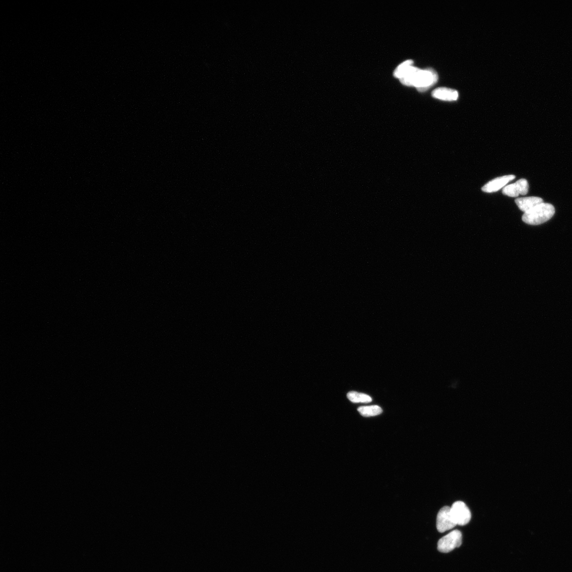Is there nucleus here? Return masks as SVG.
<instances>
[{"label": "nucleus", "mask_w": 572, "mask_h": 572, "mask_svg": "<svg viewBox=\"0 0 572 572\" xmlns=\"http://www.w3.org/2000/svg\"><path fill=\"white\" fill-rule=\"evenodd\" d=\"M400 80L405 86L414 87L420 92H424L438 82V76L432 69L421 70L412 66Z\"/></svg>", "instance_id": "obj_1"}, {"label": "nucleus", "mask_w": 572, "mask_h": 572, "mask_svg": "<svg viewBox=\"0 0 572 572\" xmlns=\"http://www.w3.org/2000/svg\"><path fill=\"white\" fill-rule=\"evenodd\" d=\"M555 213V207L548 203H542L532 210L525 213L522 217L523 221L529 225H538L547 222Z\"/></svg>", "instance_id": "obj_2"}, {"label": "nucleus", "mask_w": 572, "mask_h": 572, "mask_svg": "<svg viewBox=\"0 0 572 572\" xmlns=\"http://www.w3.org/2000/svg\"><path fill=\"white\" fill-rule=\"evenodd\" d=\"M462 544V533L459 530H454L439 540L438 549L441 553H448L456 548L460 547Z\"/></svg>", "instance_id": "obj_3"}, {"label": "nucleus", "mask_w": 572, "mask_h": 572, "mask_svg": "<svg viewBox=\"0 0 572 572\" xmlns=\"http://www.w3.org/2000/svg\"><path fill=\"white\" fill-rule=\"evenodd\" d=\"M451 513L457 525L465 526L471 521L472 515L470 509L462 501H457L451 507Z\"/></svg>", "instance_id": "obj_4"}, {"label": "nucleus", "mask_w": 572, "mask_h": 572, "mask_svg": "<svg viewBox=\"0 0 572 572\" xmlns=\"http://www.w3.org/2000/svg\"><path fill=\"white\" fill-rule=\"evenodd\" d=\"M456 525L451 515V507L448 506L442 507L436 517V528L438 532L444 533L453 529Z\"/></svg>", "instance_id": "obj_5"}, {"label": "nucleus", "mask_w": 572, "mask_h": 572, "mask_svg": "<svg viewBox=\"0 0 572 572\" xmlns=\"http://www.w3.org/2000/svg\"><path fill=\"white\" fill-rule=\"evenodd\" d=\"M529 190V184L525 179H521L514 183L506 185L503 188V195L511 197H517L519 195H526Z\"/></svg>", "instance_id": "obj_6"}, {"label": "nucleus", "mask_w": 572, "mask_h": 572, "mask_svg": "<svg viewBox=\"0 0 572 572\" xmlns=\"http://www.w3.org/2000/svg\"><path fill=\"white\" fill-rule=\"evenodd\" d=\"M516 176L514 175H507L501 177L495 178L490 182H487L482 188L483 192L487 193H495L501 188H504V186L511 181L515 179Z\"/></svg>", "instance_id": "obj_7"}, {"label": "nucleus", "mask_w": 572, "mask_h": 572, "mask_svg": "<svg viewBox=\"0 0 572 572\" xmlns=\"http://www.w3.org/2000/svg\"><path fill=\"white\" fill-rule=\"evenodd\" d=\"M515 202L519 209L524 213L532 210L538 205L543 203L542 199L538 197L521 198L516 200Z\"/></svg>", "instance_id": "obj_8"}, {"label": "nucleus", "mask_w": 572, "mask_h": 572, "mask_svg": "<svg viewBox=\"0 0 572 572\" xmlns=\"http://www.w3.org/2000/svg\"><path fill=\"white\" fill-rule=\"evenodd\" d=\"M432 96L439 100L453 101H456L459 98V92L454 89L441 87L433 90Z\"/></svg>", "instance_id": "obj_9"}, {"label": "nucleus", "mask_w": 572, "mask_h": 572, "mask_svg": "<svg viewBox=\"0 0 572 572\" xmlns=\"http://www.w3.org/2000/svg\"><path fill=\"white\" fill-rule=\"evenodd\" d=\"M358 411L364 417H374V416L379 415L383 412L382 409L377 405L361 407L358 409Z\"/></svg>", "instance_id": "obj_10"}, {"label": "nucleus", "mask_w": 572, "mask_h": 572, "mask_svg": "<svg viewBox=\"0 0 572 572\" xmlns=\"http://www.w3.org/2000/svg\"><path fill=\"white\" fill-rule=\"evenodd\" d=\"M348 399L353 403H370L372 399L369 395L356 392H350L347 394Z\"/></svg>", "instance_id": "obj_11"}]
</instances>
